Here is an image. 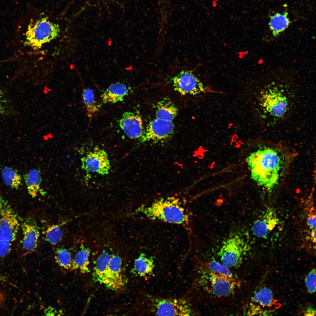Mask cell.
Here are the masks:
<instances>
[{
	"instance_id": "obj_10",
	"label": "cell",
	"mask_w": 316,
	"mask_h": 316,
	"mask_svg": "<svg viewBox=\"0 0 316 316\" xmlns=\"http://www.w3.org/2000/svg\"><path fill=\"white\" fill-rule=\"evenodd\" d=\"M174 130V125L172 121L156 118L148 124L140 140L142 142L165 140L172 136Z\"/></svg>"
},
{
	"instance_id": "obj_6",
	"label": "cell",
	"mask_w": 316,
	"mask_h": 316,
	"mask_svg": "<svg viewBox=\"0 0 316 316\" xmlns=\"http://www.w3.org/2000/svg\"><path fill=\"white\" fill-rule=\"evenodd\" d=\"M249 251L248 246L241 235H233L222 243L218 254L219 261L233 271L243 265Z\"/></svg>"
},
{
	"instance_id": "obj_25",
	"label": "cell",
	"mask_w": 316,
	"mask_h": 316,
	"mask_svg": "<svg viewBox=\"0 0 316 316\" xmlns=\"http://www.w3.org/2000/svg\"><path fill=\"white\" fill-rule=\"evenodd\" d=\"M274 300L273 294L270 289L263 288L255 293L252 297V302L264 306H269Z\"/></svg>"
},
{
	"instance_id": "obj_24",
	"label": "cell",
	"mask_w": 316,
	"mask_h": 316,
	"mask_svg": "<svg viewBox=\"0 0 316 316\" xmlns=\"http://www.w3.org/2000/svg\"><path fill=\"white\" fill-rule=\"evenodd\" d=\"M82 95L87 115L89 117H91L98 111L99 108L95 100L93 91L90 88H85Z\"/></svg>"
},
{
	"instance_id": "obj_33",
	"label": "cell",
	"mask_w": 316,
	"mask_h": 316,
	"mask_svg": "<svg viewBox=\"0 0 316 316\" xmlns=\"http://www.w3.org/2000/svg\"><path fill=\"white\" fill-rule=\"evenodd\" d=\"M4 101L0 96V115L3 113L5 110Z\"/></svg>"
},
{
	"instance_id": "obj_1",
	"label": "cell",
	"mask_w": 316,
	"mask_h": 316,
	"mask_svg": "<svg viewBox=\"0 0 316 316\" xmlns=\"http://www.w3.org/2000/svg\"><path fill=\"white\" fill-rule=\"evenodd\" d=\"M288 83L272 81L263 83L253 94L255 114L259 124L275 127L288 120L297 105L298 94Z\"/></svg>"
},
{
	"instance_id": "obj_22",
	"label": "cell",
	"mask_w": 316,
	"mask_h": 316,
	"mask_svg": "<svg viewBox=\"0 0 316 316\" xmlns=\"http://www.w3.org/2000/svg\"><path fill=\"white\" fill-rule=\"evenodd\" d=\"M153 260L142 253L135 260L134 269L140 276H144L152 274L154 268Z\"/></svg>"
},
{
	"instance_id": "obj_8",
	"label": "cell",
	"mask_w": 316,
	"mask_h": 316,
	"mask_svg": "<svg viewBox=\"0 0 316 316\" xmlns=\"http://www.w3.org/2000/svg\"><path fill=\"white\" fill-rule=\"evenodd\" d=\"M20 226L17 214L0 192V240L14 241Z\"/></svg>"
},
{
	"instance_id": "obj_12",
	"label": "cell",
	"mask_w": 316,
	"mask_h": 316,
	"mask_svg": "<svg viewBox=\"0 0 316 316\" xmlns=\"http://www.w3.org/2000/svg\"><path fill=\"white\" fill-rule=\"evenodd\" d=\"M118 125L125 134L131 139H140L144 133L142 118L135 113H124L119 121Z\"/></svg>"
},
{
	"instance_id": "obj_2",
	"label": "cell",
	"mask_w": 316,
	"mask_h": 316,
	"mask_svg": "<svg viewBox=\"0 0 316 316\" xmlns=\"http://www.w3.org/2000/svg\"><path fill=\"white\" fill-rule=\"evenodd\" d=\"M192 291L215 302L234 296L241 286L238 276L219 261L196 260L194 262Z\"/></svg>"
},
{
	"instance_id": "obj_17",
	"label": "cell",
	"mask_w": 316,
	"mask_h": 316,
	"mask_svg": "<svg viewBox=\"0 0 316 316\" xmlns=\"http://www.w3.org/2000/svg\"><path fill=\"white\" fill-rule=\"evenodd\" d=\"M178 113V108L169 98H164L157 103L156 112L157 118L172 121Z\"/></svg>"
},
{
	"instance_id": "obj_7",
	"label": "cell",
	"mask_w": 316,
	"mask_h": 316,
	"mask_svg": "<svg viewBox=\"0 0 316 316\" xmlns=\"http://www.w3.org/2000/svg\"><path fill=\"white\" fill-rule=\"evenodd\" d=\"M60 32L58 24L51 21L47 17L31 21L25 33V44L34 49L41 48L59 36Z\"/></svg>"
},
{
	"instance_id": "obj_30",
	"label": "cell",
	"mask_w": 316,
	"mask_h": 316,
	"mask_svg": "<svg viewBox=\"0 0 316 316\" xmlns=\"http://www.w3.org/2000/svg\"><path fill=\"white\" fill-rule=\"evenodd\" d=\"M11 243L0 240V258L4 257L9 254L11 250Z\"/></svg>"
},
{
	"instance_id": "obj_21",
	"label": "cell",
	"mask_w": 316,
	"mask_h": 316,
	"mask_svg": "<svg viewBox=\"0 0 316 316\" xmlns=\"http://www.w3.org/2000/svg\"><path fill=\"white\" fill-rule=\"evenodd\" d=\"M24 178L28 193L33 197H36L40 190L41 181L39 171L32 169L24 175Z\"/></svg>"
},
{
	"instance_id": "obj_20",
	"label": "cell",
	"mask_w": 316,
	"mask_h": 316,
	"mask_svg": "<svg viewBox=\"0 0 316 316\" xmlns=\"http://www.w3.org/2000/svg\"><path fill=\"white\" fill-rule=\"evenodd\" d=\"M290 23L287 13H276L271 16L269 25L274 36L276 37L284 31Z\"/></svg>"
},
{
	"instance_id": "obj_4",
	"label": "cell",
	"mask_w": 316,
	"mask_h": 316,
	"mask_svg": "<svg viewBox=\"0 0 316 316\" xmlns=\"http://www.w3.org/2000/svg\"><path fill=\"white\" fill-rule=\"evenodd\" d=\"M138 211L150 220H159L170 223L187 225L189 216L179 199L174 197L161 198Z\"/></svg>"
},
{
	"instance_id": "obj_32",
	"label": "cell",
	"mask_w": 316,
	"mask_h": 316,
	"mask_svg": "<svg viewBox=\"0 0 316 316\" xmlns=\"http://www.w3.org/2000/svg\"><path fill=\"white\" fill-rule=\"evenodd\" d=\"M305 315L313 316L316 315V311L312 307L308 308L304 313Z\"/></svg>"
},
{
	"instance_id": "obj_31",
	"label": "cell",
	"mask_w": 316,
	"mask_h": 316,
	"mask_svg": "<svg viewBox=\"0 0 316 316\" xmlns=\"http://www.w3.org/2000/svg\"><path fill=\"white\" fill-rule=\"evenodd\" d=\"M45 313L47 315H54L57 313L56 310L54 308L49 307L45 310Z\"/></svg>"
},
{
	"instance_id": "obj_23",
	"label": "cell",
	"mask_w": 316,
	"mask_h": 316,
	"mask_svg": "<svg viewBox=\"0 0 316 316\" xmlns=\"http://www.w3.org/2000/svg\"><path fill=\"white\" fill-rule=\"evenodd\" d=\"M1 174L6 185L12 188L18 189L21 184L22 178L16 170L11 168L6 167L2 169Z\"/></svg>"
},
{
	"instance_id": "obj_14",
	"label": "cell",
	"mask_w": 316,
	"mask_h": 316,
	"mask_svg": "<svg viewBox=\"0 0 316 316\" xmlns=\"http://www.w3.org/2000/svg\"><path fill=\"white\" fill-rule=\"evenodd\" d=\"M21 227L23 248L28 253L32 252L37 246L40 236L37 226L32 219L28 218L22 223Z\"/></svg>"
},
{
	"instance_id": "obj_19",
	"label": "cell",
	"mask_w": 316,
	"mask_h": 316,
	"mask_svg": "<svg viewBox=\"0 0 316 316\" xmlns=\"http://www.w3.org/2000/svg\"><path fill=\"white\" fill-rule=\"evenodd\" d=\"M90 251L89 249L83 245L75 255L72 266L73 269H78L83 274L90 272L89 258Z\"/></svg>"
},
{
	"instance_id": "obj_27",
	"label": "cell",
	"mask_w": 316,
	"mask_h": 316,
	"mask_svg": "<svg viewBox=\"0 0 316 316\" xmlns=\"http://www.w3.org/2000/svg\"><path fill=\"white\" fill-rule=\"evenodd\" d=\"M55 259L59 266L65 269H70L72 266L71 253L65 248L58 249L55 253Z\"/></svg>"
},
{
	"instance_id": "obj_15",
	"label": "cell",
	"mask_w": 316,
	"mask_h": 316,
	"mask_svg": "<svg viewBox=\"0 0 316 316\" xmlns=\"http://www.w3.org/2000/svg\"><path fill=\"white\" fill-rule=\"evenodd\" d=\"M278 222V219L274 211L267 209L253 223L252 228L253 233L257 237L264 238L270 233Z\"/></svg>"
},
{
	"instance_id": "obj_11",
	"label": "cell",
	"mask_w": 316,
	"mask_h": 316,
	"mask_svg": "<svg viewBox=\"0 0 316 316\" xmlns=\"http://www.w3.org/2000/svg\"><path fill=\"white\" fill-rule=\"evenodd\" d=\"M174 89L183 95H195L205 91L200 81L190 71H182L173 78Z\"/></svg>"
},
{
	"instance_id": "obj_26",
	"label": "cell",
	"mask_w": 316,
	"mask_h": 316,
	"mask_svg": "<svg viewBox=\"0 0 316 316\" xmlns=\"http://www.w3.org/2000/svg\"><path fill=\"white\" fill-rule=\"evenodd\" d=\"M46 240L50 244L56 245L61 241L63 233L60 225L54 224L49 226L45 232Z\"/></svg>"
},
{
	"instance_id": "obj_28",
	"label": "cell",
	"mask_w": 316,
	"mask_h": 316,
	"mask_svg": "<svg viewBox=\"0 0 316 316\" xmlns=\"http://www.w3.org/2000/svg\"><path fill=\"white\" fill-rule=\"evenodd\" d=\"M304 205V208L306 215L307 226L311 232L316 230V210L314 203L308 201Z\"/></svg>"
},
{
	"instance_id": "obj_3",
	"label": "cell",
	"mask_w": 316,
	"mask_h": 316,
	"mask_svg": "<svg viewBox=\"0 0 316 316\" xmlns=\"http://www.w3.org/2000/svg\"><path fill=\"white\" fill-rule=\"evenodd\" d=\"M253 179L268 190L277 184L284 165V161L276 149L262 147L246 158Z\"/></svg>"
},
{
	"instance_id": "obj_34",
	"label": "cell",
	"mask_w": 316,
	"mask_h": 316,
	"mask_svg": "<svg viewBox=\"0 0 316 316\" xmlns=\"http://www.w3.org/2000/svg\"><path fill=\"white\" fill-rule=\"evenodd\" d=\"M6 279L4 277L0 275V281H5Z\"/></svg>"
},
{
	"instance_id": "obj_18",
	"label": "cell",
	"mask_w": 316,
	"mask_h": 316,
	"mask_svg": "<svg viewBox=\"0 0 316 316\" xmlns=\"http://www.w3.org/2000/svg\"><path fill=\"white\" fill-rule=\"evenodd\" d=\"M111 256L108 253L104 251L98 257L92 274L94 281L104 284Z\"/></svg>"
},
{
	"instance_id": "obj_13",
	"label": "cell",
	"mask_w": 316,
	"mask_h": 316,
	"mask_svg": "<svg viewBox=\"0 0 316 316\" xmlns=\"http://www.w3.org/2000/svg\"><path fill=\"white\" fill-rule=\"evenodd\" d=\"M124 283L122 260L118 255H113L109 261L104 284L110 289L117 290L121 288Z\"/></svg>"
},
{
	"instance_id": "obj_5",
	"label": "cell",
	"mask_w": 316,
	"mask_h": 316,
	"mask_svg": "<svg viewBox=\"0 0 316 316\" xmlns=\"http://www.w3.org/2000/svg\"><path fill=\"white\" fill-rule=\"evenodd\" d=\"M188 294L178 298L145 295V312L150 315L194 316L198 314Z\"/></svg>"
},
{
	"instance_id": "obj_29",
	"label": "cell",
	"mask_w": 316,
	"mask_h": 316,
	"mask_svg": "<svg viewBox=\"0 0 316 316\" xmlns=\"http://www.w3.org/2000/svg\"><path fill=\"white\" fill-rule=\"evenodd\" d=\"M305 285L308 292L310 293H314L316 290V272L312 269L305 278Z\"/></svg>"
},
{
	"instance_id": "obj_16",
	"label": "cell",
	"mask_w": 316,
	"mask_h": 316,
	"mask_svg": "<svg viewBox=\"0 0 316 316\" xmlns=\"http://www.w3.org/2000/svg\"><path fill=\"white\" fill-rule=\"evenodd\" d=\"M129 89L124 83L120 82L111 84L102 95L104 103H115L122 101L129 92Z\"/></svg>"
},
{
	"instance_id": "obj_9",
	"label": "cell",
	"mask_w": 316,
	"mask_h": 316,
	"mask_svg": "<svg viewBox=\"0 0 316 316\" xmlns=\"http://www.w3.org/2000/svg\"><path fill=\"white\" fill-rule=\"evenodd\" d=\"M83 168L92 173L104 175L109 173L110 164L108 155L103 149L95 147L82 159Z\"/></svg>"
}]
</instances>
